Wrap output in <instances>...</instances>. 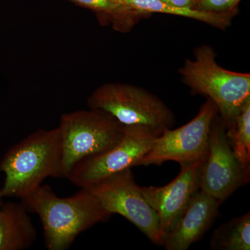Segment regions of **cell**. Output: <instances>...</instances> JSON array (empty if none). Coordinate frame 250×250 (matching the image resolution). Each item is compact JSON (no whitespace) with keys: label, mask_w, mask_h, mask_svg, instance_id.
Instances as JSON below:
<instances>
[{"label":"cell","mask_w":250,"mask_h":250,"mask_svg":"<svg viewBox=\"0 0 250 250\" xmlns=\"http://www.w3.org/2000/svg\"><path fill=\"white\" fill-rule=\"evenodd\" d=\"M20 200L29 213L40 219L49 250L68 249L81 233L111 215L85 188L72 196L60 197L49 185H41Z\"/></svg>","instance_id":"6da1fadb"},{"label":"cell","mask_w":250,"mask_h":250,"mask_svg":"<svg viewBox=\"0 0 250 250\" xmlns=\"http://www.w3.org/2000/svg\"><path fill=\"white\" fill-rule=\"evenodd\" d=\"M161 1L174 7L188 8V9H195V3H196V0H161Z\"/></svg>","instance_id":"ac0fdd59"},{"label":"cell","mask_w":250,"mask_h":250,"mask_svg":"<svg viewBox=\"0 0 250 250\" xmlns=\"http://www.w3.org/2000/svg\"><path fill=\"white\" fill-rule=\"evenodd\" d=\"M110 214H119L131 222L149 241L163 246L164 235L159 218L135 182L131 168L83 187Z\"/></svg>","instance_id":"8992f818"},{"label":"cell","mask_w":250,"mask_h":250,"mask_svg":"<svg viewBox=\"0 0 250 250\" xmlns=\"http://www.w3.org/2000/svg\"><path fill=\"white\" fill-rule=\"evenodd\" d=\"M75 4L104 15L115 28L125 31L133 24L139 13L122 4L118 0H70Z\"/></svg>","instance_id":"2e32d148"},{"label":"cell","mask_w":250,"mask_h":250,"mask_svg":"<svg viewBox=\"0 0 250 250\" xmlns=\"http://www.w3.org/2000/svg\"><path fill=\"white\" fill-rule=\"evenodd\" d=\"M179 72L192 91L207 95L215 103L225 125L232 121L250 98V74L231 72L220 66L209 46L197 48L195 59H187Z\"/></svg>","instance_id":"277c9868"},{"label":"cell","mask_w":250,"mask_h":250,"mask_svg":"<svg viewBox=\"0 0 250 250\" xmlns=\"http://www.w3.org/2000/svg\"><path fill=\"white\" fill-rule=\"evenodd\" d=\"M226 126V135L242 169L250 177V98Z\"/></svg>","instance_id":"5bb4252c"},{"label":"cell","mask_w":250,"mask_h":250,"mask_svg":"<svg viewBox=\"0 0 250 250\" xmlns=\"http://www.w3.org/2000/svg\"><path fill=\"white\" fill-rule=\"evenodd\" d=\"M250 179L228 142L223 118L216 114L210 125L208 154L200 176V190L221 204L248 184Z\"/></svg>","instance_id":"ba28073f"},{"label":"cell","mask_w":250,"mask_h":250,"mask_svg":"<svg viewBox=\"0 0 250 250\" xmlns=\"http://www.w3.org/2000/svg\"><path fill=\"white\" fill-rule=\"evenodd\" d=\"M122 4L131 8L136 12L163 13L184 16L207 23L213 27L224 29L231 24L233 11L227 13H213L195 9L174 7L161 0H118Z\"/></svg>","instance_id":"4fadbf2b"},{"label":"cell","mask_w":250,"mask_h":250,"mask_svg":"<svg viewBox=\"0 0 250 250\" xmlns=\"http://www.w3.org/2000/svg\"><path fill=\"white\" fill-rule=\"evenodd\" d=\"M90 109L109 115L126 134L159 137L175 123L172 112L156 95L125 83H106L88 100Z\"/></svg>","instance_id":"7a4b0ae2"},{"label":"cell","mask_w":250,"mask_h":250,"mask_svg":"<svg viewBox=\"0 0 250 250\" xmlns=\"http://www.w3.org/2000/svg\"><path fill=\"white\" fill-rule=\"evenodd\" d=\"M210 247L213 250H250V212L219 226L212 233Z\"/></svg>","instance_id":"9a60e30c"},{"label":"cell","mask_w":250,"mask_h":250,"mask_svg":"<svg viewBox=\"0 0 250 250\" xmlns=\"http://www.w3.org/2000/svg\"><path fill=\"white\" fill-rule=\"evenodd\" d=\"M218 113L216 105L208 98L192 121L178 129L166 130L156 138L139 166H160L170 161L182 165L205 160L208 154L210 125Z\"/></svg>","instance_id":"52a82bcc"},{"label":"cell","mask_w":250,"mask_h":250,"mask_svg":"<svg viewBox=\"0 0 250 250\" xmlns=\"http://www.w3.org/2000/svg\"><path fill=\"white\" fill-rule=\"evenodd\" d=\"M205 161L182 164L178 176L164 187H141L143 197L157 215L164 238L184 213L192 196L200 190Z\"/></svg>","instance_id":"30bf717a"},{"label":"cell","mask_w":250,"mask_h":250,"mask_svg":"<svg viewBox=\"0 0 250 250\" xmlns=\"http://www.w3.org/2000/svg\"><path fill=\"white\" fill-rule=\"evenodd\" d=\"M155 139L125 133L123 139L111 149L77 164L67 179L77 187L83 188L139 166Z\"/></svg>","instance_id":"9c48e42d"},{"label":"cell","mask_w":250,"mask_h":250,"mask_svg":"<svg viewBox=\"0 0 250 250\" xmlns=\"http://www.w3.org/2000/svg\"><path fill=\"white\" fill-rule=\"evenodd\" d=\"M240 0H196L195 9L213 13L232 11Z\"/></svg>","instance_id":"e0dca14e"},{"label":"cell","mask_w":250,"mask_h":250,"mask_svg":"<svg viewBox=\"0 0 250 250\" xmlns=\"http://www.w3.org/2000/svg\"><path fill=\"white\" fill-rule=\"evenodd\" d=\"M37 231L22 202L0 198V250H24L35 243Z\"/></svg>","instance_id":"7c38bea8"},{"label":"cell","mask_w":250,"mask_h":250,"mask_svg":"<svg viewBox=\"0 0 250 250\" xmlns=\"http://www.w3.org/2000/svg\"><path fill=\"white\" fill-rule=\"evenodd\" d=\"M61 143L59 127L39 129L8 149L0 161L4 185L0 198L21 197L48 177L60 178Z\"/></svg>","instance_id":"3957f363"},{"label":"cell","mask_w":250,"mask_h":250,"mask_svg":"<svg viewBox=\"0 0 250 250\" xmlns=\"http://www.w3.org/2000/svg\"><path fill=\"white\" fill-rule=\"evenodd\" d=\"M62 143L60 178H67L81 161L111 149L123 139V128L98 110L62 114L59 126Z\"/></svg>","instance_id":"5b68a950"},{"label":"cell","mask_w":250,"mask_h":250,"mask_svg":"<svg viewBox=\"0 0 250 250\" xmlns=\"http://www.w3.org/2000/svg\"><path fill=\"white\" fill-rule=\"evenodd\" d=\"M220 203L199 190L184 213L166 233L163 247L166 250H187L210 228L218 215Z\"/></svg>","instance_id":"8fae6325"}]
</instances>
